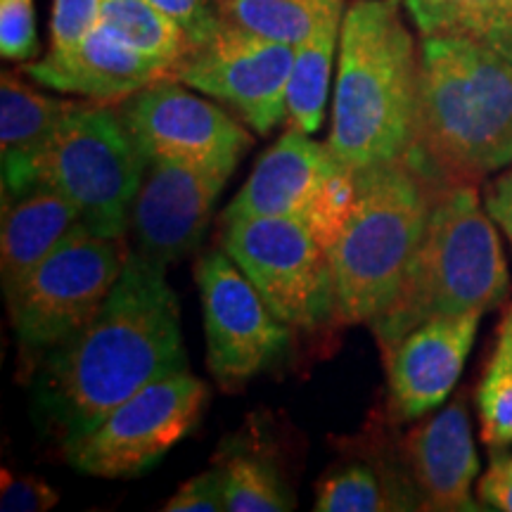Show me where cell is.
Returning a JSON list of instances; mask_svg holds the SVG:
<instances>
[{
  "label": "cell",
  "mask_w": 512,
  "mask_h": 512,
  "mask_svg": "<svg viewBox=\"0 0 512 512\" xmlns=\"http://www.w3.org/2000/svg\"><path fill=\"white\" fill-rule=\"evenodd\" d=\"M181 370L188 356L166 268L131 249L95 316L38 363L31 392L48 437L69 451L126 399Z\"/></svg>",
  "instance_id": "cell-1"
},
{
  "label": "cell",
  "mask_w": 512,
  "mask_h": 512,
  "mask_svg": "<svg viewBox=\"0 0 512 512\" xmlns=\"http://www.w3.org/2000/svg\"><path fill=\"white\" fill-rule=\"evenodd\" d=\"M408 162L437 188L512 164V62L463 36H422Z\"/></svg>",
  "instance_id": "cell-2"
},
{
  "label": "cell",
  "mask_w": 512,
  "mask_h": 512,
  "mask_svg": "<svg viewBox=\"0 0 512 512\" xmlns=\"http://www.w3.org/2000/svg\"><path fill=\"white\" fill-rule=\"evenodd\" d=\"M418 119V50L401 0H354L344 12L330 152L351 171L406 159Z\"/></svg>",
  "instance_id": "cell-3"
},
{
  "label": "cell",
  "mask_w": 512,
  "mask_h": 512,
  "mask_svg": "<svg viewBox=\"0 0 512 512\" xmlns=\"http://www.w3.org/2000/svg\"><path fill=\"white\" fill-rule=\"evenodd\" d=\"M510 275L494 219L475 183L439 188L403 283L370 328L387 356L408 332L441 316L486 313L505 302Z\"/></svg>",
  "instance_id": "cell-4"
},
{
  "label": "cell",
  "mask_w": 512,
  "mask_h": 512,
  "mask_svg": "<svg viewBox=\"0 0 512 512\" xmlns=\"http://www.w3.org/2000/svg\"><path fill=\"white\" fill-rule=\"evenodd\" d=\"M437 190L408 159L356 171L354 207L330 249L337 323L370 325L392 304Z\"/></svg>",
  "instance_id": "cell-5"
},
{
  "label": "cell",
  "mask_w": 512,
  "mask_h": 512,
  "mask_svg": "<svg viewBox=\"0 0 512 512\" xmlns=\"http://www.w3.org/2000/svg\"><path fill=\"white\" fill-rule=\"evenodd\" d=\"M145 157L119 110L79 105L38 157L36 183L53 185L93 235L121 240L143 183Z\"/></svg>",
  "instance_id": "cell-6"
},
{
  "label": "cell",
  "mask_w": 512,
  "mask_h": 512,
  "mask_svg": "<svg viewBox=\"0 0 512 512\" xmlns=\"http://www.w3.org/2000/svg\"><path fill=\"white\" fill-rule=\"evenodd\" d=\"M121 240L81 226L5 292L19 366L29 375L57 344L95 316L124 268Z\"/></svg>",
  "instance_id": "cell-7"
},
{
  "label": "cell",
  "mask_w": 512,
  "mask_h": 512,
  "mask_svg": "<svg viewBox=\"0 0 512 512\" xmlns=\"http://www.w3.org/2000/svg\"><path fill=\"white\" fill-rule=\"evenodd\" d=\"M221 223V247L275 318L306 332L335 320L330 252L302 223L273 216H228Z\"/></svg>",
  "instance_id": "cell-8"
},
{
  "label": "cell",
  "mask_w": 512,
  "mask_h": 512,
  "mask_svg": "<svg viewBox=\"0 0 512 512\" xmlns=\"http://www.w3.org/2000/svg\"><path fill=\"white\" fill-rule=\"evenodd\" d=\"M356 197V171L328 145L290 126L259 157L247 183L223 211L228 216H273L297 221L325 249H332Z\"/></svg>",
  "instance_id": "cell-9"
},
{
  "label": "cell",
  "mask_w": 512,
  "mask_h": 512,
  "mask_svg": "<svg viewBox=\"0 0 512 512\" xmlns=\"http://www.w3.org/2000/svg\"><path fill=\"white\" fill-rule=\"evenodd\" d=\"M207 401V384L188 370L166 375L114 408L64 456L83 475L140 477L195 430Z\"/></svg>",
  "instance_id": "cell-10"
},
{
  "label": "cell",
  "mask_w": 512,
  "mask_h": 512,
  "mask_svg": "<svg viewBox=\"0 0 512 512\" xmlns=\"http://www.w3.org/2000/svg\"><path fill=\"white\" fill-rule=\"evenodd\" d=\"M207 366L226 389L271 368L290 349L292 328L278 320L226 249H209L197 261Z\"/></svg>",
  "instance_id": "cell-11"
},
{
  "label": "cell",
  "mask_w": 512,
  "mask_h": 512,
  "mask_svg": "<svg viewBox=\"0 0 512 512\" xmlns=\"http://www.w3.org/2000/svg\"><path fill=\"white\" fill-rule=\"evenodd\" d=\"M294 53L297 48L254 36L221 19L216 34L185 55L174 79L226 102L256 133L268 136L287 117Z\"/></svg>",
  "instance_id": "cell-12"
},
{
  "label": "cell",
  "mask_w": 512,
  "mask_h": 512,
  "mask_svg": "<svg viewBox=\"0 0 512 512\" xmlns=\"http://www.w3.org/2000/svg\"><path fill=\"white\" fill-rule=\"evenodd\" d=\"M121 119L145 159H166L233 176L252 136L219 105L159 81L121 102Z\"/></svg>",
  "instance_id": "cell-13"
},
{
  "label": "cell",
  "mask_w": 512,
  "mask_h": 512,
  "mask_svg": "<svg viewBox=\"0 0 512 512\" xmlns=\"http://www.w3.org/2000/svg\"><path fill=\"white\" fill-rule=\"evenodd\" d=\"M230 176L166 159H145L131 228L140 256L171 266L207 238L216 200Z\"/></svg>",
  "instance_id": "cell-14"
},
{
  "label": "cell",
  "mask_w": 512,
  "mask_h": 512,
  "mask_svg": "<svg viewBox=\"0 0 512 512\" xmlns=\"http://www.w3.org/2000/svg\"><path fill=\"white\" fill-rule=\"evenodd\" d=\"M479 318L482 313L432 318L384 356L396 418H422L448 399L475 344Z\"/></svg>",
  "instance_id": "cell-15"
},
{
  "label": "cell",
  "mask_w": 512,
  "mask_h": 512,
  "mask_svg": "<svg viewBox=\"0 0 512 512\" xmlns=\"http://www.w3.org/2000/svg\"><path fill=\"white\" fill-rule=\"evenodd\" d=\"M24 74L53 91L102 105L124 102L152 83L176 81L174 64L140 53L105 27L93 29L72 50H50L41 62L27 64Z\"/></svg>",
  "instance_id": "cell-16"
},
{
  "label": "cell",
  "mask_w": 512,
  "mask_h": 512,
  "mask_svg": "<svg viewBox=\"0 0 512 512\" xmlns=\"http://www.w3.org/2000/svg\"><path fill=\"white\" fill-rule=\"evenodd\" d=\"M403 453L422 508L439 512L479 510L470 494L479 472V458L463 396L408 432Z\"/></svg>",
  "instance_id": "cell-17"
},
{
  "label": "cell",
  "mask_w": 512,
  "mask_h": 512,
  "mask_svg": "<svg viewBox=\"0 0 512 512\" xmlns=\"http://www.w3.org/2000/svg\"><path fill=\"white\" fill-rule=\"evenodd\" d=\"M81 226L79 211L48 183H34L19 195L3 197L0 275L3 292L60 247Z\"/></svg>",
  "instance_id": "cell-18"
},
{
  "label": "cell",
  "mask_w": 512,
  "mask_h": 512,
  "mask_svg": "<svg viewBox=\"0 0 512 512\" xmlns=\"http://www.w3.org/2000/svg\"><path fill=\"white\" fill-rule=\"evenodd\" d=\"M79 102L38 93L17 74L0 81V152H3V197L24 192L36 183V164L50 138Z\"/></svg>",
  "instance_id": "cell-19"
},
{
  "label": "cell",
  "mask_w": 512,
  "mask_h": 512,
  "mask_svg": "<svg viewBox=\"0 0 512 512\" xmlns=\"http://www.w3.org/2000/svg\"><path fill=\"white\" fill-rule=\"evenodd\" d=\"M422 36H463L512 62V0H403Z\"/></svg>",
  "instance_id": "cell-20"
},
{
  "label": "cell",
  "mask_w": 512,
  "mask_h": 512,
  "mask_svg": "<svg viewBox=\"0 0 512 512\" xmlns=\"http://www.w3.org/2000/svg\"><path fill=\"white\" fill-rule=\"evenodd\" d=\"M221 19L249 34L302 46L325 22L344 15V0H219Z\"/></svg>",
  "instance_id": "cell-21"
},
{
  "label": "cell",
  "mask_w": 512,
  "mask_h": 512,
  "mask_svg": "<svg viewBox=\"0 0 512 512\" xmlns=\"http://www.w3.org/2000/svg\"><path fill=\"white\" fill-rule=\"evenodd\" d=\"M342 19L344 15L328 19L294 53L290 83H287V117L306 133L318 131V126L323 124L332 57L342 36Z\"/></svg>",
  "instance_id": "cell-22"
},
{
  "label": "cell",
  "mask_w": 512,
  "mask_h": 512,
  "mask_svg": "<svg viewBox=\"0 0 512 512\" xmlns=\"http://www.w3.org/2000/svg\"><path fill=\"white\" fill-rule=\"evenodd\" d=\"M100 27L140 53L178 67L192 46L176 22L150 0H102Z\"/></svg>",
  "instance_id": "cell-23"
},
{
  "label": "cell",
  "mask_w": 512,
  "mask_h": 512,
  "mask_svg": "<svg viewBox=\"0 0 512 512\" xmlns=\"http://www.w3.org/2000/svg\"><path fill=\"white\" fill-rule=\"evenodd\" d=\"M415 491L403 484H387V477L368 463H347L332 470L318 484V512H382L420 508Z\"/></svg>",
  "instance_id": "cell-24"
},
{
  "label": "cell",
  "mask_w": 512,
  "mask_h": 512,
  "mask_svg": "<svg viewBox=\"0 0 512 512\" xmlns=\"http://www.w3.org/2000/svg\"><path fill=\"white\" fill-rule=\"evenodd\" d=\"M223 472V496L230 512H285L297 508L292 491L271 463L256 456H235Z\"/></svg>",
  "instance_id": "cell-25"
},
{
  "label": "cell",
  "mask_w": 512,
  "mask_h": 512,
  "mask_svg": "<svg viewBox=\"0 0 512 512\" xmlns=\"http://www.w3.org/2000/svg\"><path fill=\"white\" fill-rule=\"evenodd\" d=\"M482 439L491 448L512 444V356L496 349L477 389Z\"/></svg>",
  "instance_id": "cell-26"
},
{
  "label": "cell",
  "mask_w": 512,
  "mask_h": 512,
  "mask_svg": "<svg viewBox=\"0 0 512 512\" xmlns=\"http://www.w3.org/2000/svg\"><path fill=\"white\" fill-rule=\"evenodd\" d=\"M0 55L12 62L38 55L34 0H0Z\"/></svg>",
  "instance_id": "cell-27"
},
{
  "label": "cell",
  "mask_w": 512,
  "mask_h": 512,
  "mask_svg": "<svg viewBox=\"0 0 512 512\" xmlns=\"http://www.w3.org/2000/svg\"><path fill=\"white\" fill-rule=\"evenodd\" d=\"M102 0H53L50 17V50H72L100 27Z\"/></svg>",
  "instance_id": "cell-28"
},
{
  "label": "cell",
  "mask_w": 512,
  "mask_h": 512,
  "mask_svg": "<svg viewBox=\"0 0 512 512\" xmlns=\"http://www.w3.org/2000/svg\"><path fill=\"white\" fill-rule=\"evenodd\" d=\"M183 31L192 48H200L221 27L219 0H150Z\"/></svg>",
  "instance_id": "cell-29"
},
{
  "label": "cell",
  "mask_w": 512,
  "mask_h": 512,
  "mask_svg": "<svg viewBox=\"0 0 512 512\" xmlns=\"http://www.w3.org/2000/svg\"><path fill=\"white\" fill-rule=\"evenodd\" d=\"M166 512H216L226 510V496H223V472L221 467L202 472V475L188 479L181 484L169 501L164 503Z\"/></svg>",
  "instance_id": "cell-30"
},
{
  "label": "cell",
  "mask_w": 512,
  "mask_h": 512,
  "mask_svg": "<svg viewBox=\"0 0 512 512\" xmlns=\"http://www.w3.org/2000/svg\"><path fill=\"white\" fill-rule=\"evenodd\" d=\"M60 501L55 489L43 482V479L31 475H10L3 472V486H0V508L5 512H38L55 508Z\"/></svg>",
  "instance_id": "cell-31"
},
{
  "label": "cell",
  "mask_w": 512,
  "mask_h": 512,
  "mask_svg": "<svg viewBox=\"0 0 512 512\" xmlns=\"http://www.w3.org/2000/svg\"><path fill=\"white\" fill-rule=\"evenodd\" d=\"M484 204L491 219L503 228L505 238H508L512 245V169L505 171L503 176H498L496 181L489 185Z\"/></svg>",
  "instance_id": "cell-32"
},
{
  "label": "cell",
  "mask_w": 512,
  "mask_h": 512,
  "mask_svg": "<svg viewBox=\"0 0 512 512\" xmlns=\"http://www.w3.org/2000/svg\"><path fill=\"white\" fill-rule=\"evenodd\" d=\"M479 498L494 510L512 512V482L508 477H503L501 472L489 467V472L479 482Z\"/></svg>",
  "instance_id": "cell-33"
},
{
  "label": "cell",
  "mask_w": 512,
  "mask_h": 512,
  "mask_svg": "<svg viewBox=\"0 0 512 512\" xmlns=\"http://www.w3.org/2000/svg\"><path fill=\"white\" fill-rule=\"evenodd\" d=\"M498 351H503V354L512 356V306L508 311V316L503 318L501 323V330H498Z\"/></svg>",
  "instance_id": "cell-34"
},
{
  "label": "cell",
  "mask_w": 512,
  "mask_h": 512,
  "mask_svg": "<svg viewBox=\"0 0 512 512\" xmlns=\"http://www.w3.org/2000/svg\"><path fill=\"white\" fill-rule=\"evenodd\" d=\"M491 467L501 472L503 477H508L512 482V456H505V453H496L491 456Z\"/></svg>",
  "instance_id": "cell-35"
}]
</instances>
